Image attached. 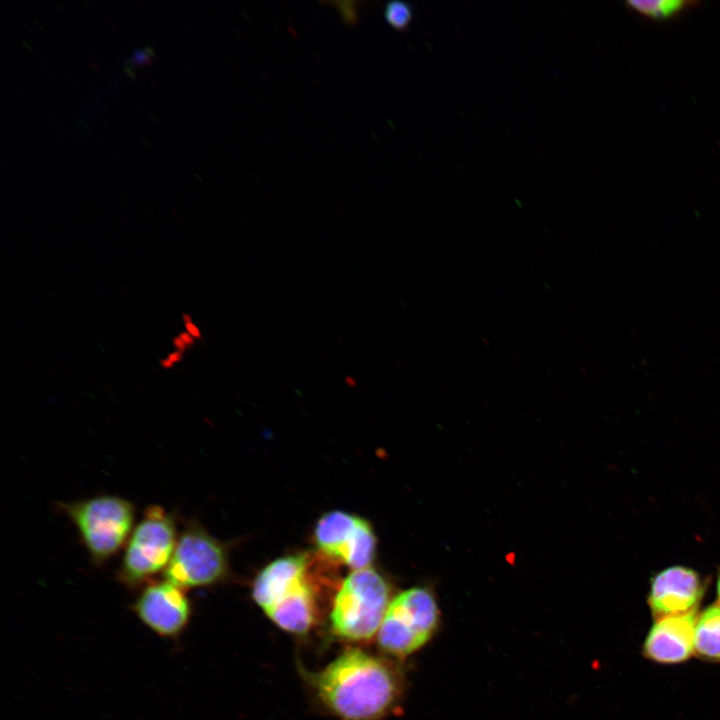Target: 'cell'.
Masks as SVG:
<instances>
[{"label":"cell","mask_w":720,"mask_h":720,"mask_svg":"<svg viewBox=\"0 0 720 720\" xmlns=\"http://www.w3.org/2000/svg\"><path fill=\"white\" fill-rule=\"evenodd\" d=\"M322 702L343 720H378L400 695V681L384 660L349 650L329 663L316 678Z\"/></svg>","instance_id":"cell-1"},{"label":"cell","mask_w":720,"mask_h":720,"mask_svg":"<svg viewBox=\"0 0 720 720\" xmlns=\"http://www.w3.org/2000/svg\"><path fill=\"white\" fill-rule=\"evenodd\" d=\"M59 506L95 565L104 564L125 547L135 527V505L117 495H98Z\"/></svg>","instance_id":"cell-2"},{"label":"cell","mask_w":720,"mask_h":720,"mask_svg":"<svg viewBox=\"0 0 720 720\" xmlns=\"http://www.w3.org/2000/svg\"><path fill=\"white\" fill-rule=\"evenodd\" d=\"M178 537L175 514L157 504L147 506L124 547L119 582L128 588L143 587L164 573Z\"/></svg>","instance_id":"cell-3"},{"label":"cell","mask_w":720,"mask_h":720,"mask_svg":"<svg viewBox=\"0 0 720 720\" xmlns=\"http://www.w3.org/2000/svg\"><path fill=\"white\" fill-rule=\"evenodd\" d=\"M390 587L373 568L353 570L333 600V632L349 641H367L377 635L392 600Z\"/></svg>","instance_id":"cell-4"},{"label":"cell","mask_w":720,"mask_h":720,"mask_svg":"<svg viewBox=\"0 0 720 720\" xmlns=\"http://www.w3.org/2000/svg\"><path fill=\"white\" fill-rule=\"evenodd\" d=\"M439 622L440 611L433 593L425 587H413L391 600L377 641L391 655L408 656L427 644Z\"/></svg>","instance_id":"cell-5"},{"label":"cell","mask_w":720,"mask_h":720,"mask_svg":"<svg viewBox=\"0 0 720 720\" xmlns=\"http://www.w3.org/2000/svg\"><path fill=\"white\" fill-rule=\"evenodd\" d=\"M228 571L225 545L198 522L189 521L179 532L174 553L163 575L186 590L218 583Z\"/></svg>","instance_id":"cell-6"},{"label":"cell","mask_w":720,"mask_h":720,"mask_svg":"<svg viewBox=\"0 0 720 720\" xmlns=\"http://www.w3.org/2000/svg\"><path fill=\"white\" fill-rule=\"evenodd\" d=\"M318 548L328 556L341 560L353 570L370 567L376 538L370 524L343 511H332L318 521L315 532Z\"/></svg>","instance_id":"cell-7"},{"label":"cell","mask_w":720,"mask_h":720,"mask_svg":"<svg viewBox=\"0 0 720 720\" xmlns=\"http://www.w3.org/2000/svg\"><path fill=\"white\" fill-rule=\"evenodd\" d=\"M132 608L144 625L166 638L181 634L192 614L191 601L185 589L165 578L143 586Z\"/></svg>","instance_id":"cell-8"},{"label":"cell","mask_w":720,"mask_h":720,"mask_svg":"<svg viewBox=\"0 0 720 720\" xmlns=\"http://www.w3.org/2000/svg\"><path fill=\"white\" fill-rule=\"evenodd\" d=\"M704 593L699 575L685 567H670L658 573L650 587L648 604L657 620L695 612Z\"/></svg>","instance_id":"cell-9"},{"label":"cell","mask_w":720,"mask_h":720,"mask_svg":"<svg viewBox=\"0 0 720 720\" xmlns=\"http://www.w3.org/2000/svg\"><path fill=\"white\" fill-rule=\"evenodd\" d=\"M695 612L657 619L643 643V655L661 664H677L695 653Z\"/></svg>","instance_id":"cell-10"},{"label":"cell","mask_w":720,"mask_h":720,"mask_svg":"<svg viewBox=\"0 0 720 720\" xmlns=\"http://www.w3.org/2000/svg\"><path fill=\"white\" fill-rule=\"evenodd\" d=\"M307 559L291 555L266 566L254 581L252 595L264 612L268 611L294 589L307 581Z\"/></svg>","instance_id":"cell-11"},{"label":"cell","mask_w":720,"mask_h":720,"mask_svg":"<svg viewBox=\"0 0 720 720\" xmlns=\"http://www.w3.org/2000/svg\"><path fill=\"white\" fill-rule=\"evenodd\" d=\"M695 654L703 660L720 662V602L710 605L698 615Z\"/></svg>","instance_id":"cell-12"},{"label":"cell","mask_w":720,"mask_h":720,"mask_svg":"<svg viewBox=\"0 0 720 720\" xmlns=\"http://www.w3.org/2000/svg\"><path fill=\"white\" fill-rule=\"evenodd\" d=\"M696 2L683 0L627 1L626 6L643 17L667 21L694 7Z\"/></svg>","instance_id":"cell-13"},{"label":"cell","mask_w":720,"mask_h":720,"mask_svg":"<svg viewBox=\"0 0 720 720\" xmlns=\"http://www.w3.org/2000/svg\"><path fill=\"white\" fill-rule=\"evenodd\" d=\"M411 6L403 1H390L384 11L386 22L396 30L408 28L412 20Z\"/></svg>","instance_id":"cell-14"},{"label":"cell","mask_w":720,"mask_h":720,"mask_svg":"<svg viewBox=\"0 0 720 720\" xmlns=\"http://www.w3.org/2000/svg\"><path fill=\"white\" fill-rule=\"evenodd\" d=\"M340 11L343 21L348 25H354L358 21L357 2H337L334 3Z\"/></svg>","instance_id":"cell-15"},{"label":"cell","mask_w":720,"mask_h":720,"mask_svg":"<svg viewBox=\"0 0 720 720\" xmlns=\"http://www.w3.org/2000/svg\"><path fill=\"white\" fill-rule=\"evenodd\" d=\"M182 321L184 323L185 331L189 333L194 339L199 340L202 338V332L200 328L193 321L192 316L189 313L182 314Z\"/></svg>","instance_id":"cell-16"},{"label":"cell","mask_w":720,"mask_h":720,"mask_svg":"<svg viewBox=\"0 0 720 720\" xmlns=\"http://www.w3.org/2000/svg\"><path fill=\"white\" fill-rule=\"evenodd\" d=\"M183 359V352L178 350H173L172 352L168 353L164 358L160 359V366L163 369H171L176 364L181 362Z\"/></svg>","instance_id":"cell-17"},{"label":"cell","mask_w":720,"mask_h":720,"mask_svg":"<svg viewBox=\"0 0 720 720\" xmlns=\"http://www.w3.org/2000/svg\"><path fill=\"white\" fill-rule=\"evenodd\" d=\"M132 61L135 64V66H145V65H151L150 57L147 55L145 50L141 49H134L132 54Z\"/></svg>","instance_id":"cell-18"},{"label":"cell","mask_w":720,"mask_h":720,"mask_svg":"<svg viewBox=\"0 0 720 720\" xmlns=\"http://www.w3.org/2000/svg\"><path fill=\"white\" fill-rule=\"evenodd\" d=\"M179 338L188 346V348H191L195 342L196 339H194L189 333H187L185 330L181 331L177 334Z\"/></svg>","instance_id":"cell-19"},{"label":"cell","mask_w":720,"mask_h":720,"mask_svg":"<svg viewBox=\"0 0 720 720\" xmlns=\"http://www.w3.org/2000/svg\"><path fill=\"white\" fill-rule=\"evenodd\" d=\"M172 346L174 350H178L181 352H185L187 349H189L188 346L179 338L178 335L172 338Z\"/></svg>","instance_id":"cell-20"},{"label":"cell","mask_w":720,"mask_h":720,"mask_svg":"<svg viewBox=\"0 0 720 720\" xmlns=\"http://www.w3.org/2000/svg\"><path fill=\"white\" fill-rule=\"evenodd\" d=\"M345 382L349 387H355L357 385L356 379L351 375L345 377Z\"/></svg>","instance_id":"cell-21"},{"label":"cell","mask_w":720,"mask_h":720,"mask_svg":"<svg viewBox=\"0 0 720 720\" xmlns=\"http://www.w3.org/2000/svg\"><path fill=\"white\" fill-rule=\"evenodd\" d=\"M123 70H124L125 73L128 74L130 77H133V78L135 77V74L133 73V68L124 65V66H123Z\"/></svg>","instance_id":"cell-22"},{"label":"cell","mask_w":720,"mask_h":720,"mask_svg":"<svg viewBox=\"0 0 720 720\" xmlns=\"http://www.w3.org/2000/svg\"><path fill=\"white\" fill-rule=\"evenodd\" d=\"M144 50H145V52L147 53V55H148L149 57H153V56H154V51H153V49H152L151 47H146V48H144Z\"/></svg>","instance_id":"cell-23"},{"label":"cell","mask_w":720,"mask_h":720,"mask_svg":"<svg viewBox=\"0 0 720 720\" xmlns=\"http://www.w3.org/2000/svg\"><path fill=\"white\" fill-rule=\"evenodd\" d=\"M717 592H718V596H719V600H720V574H719L718 582H717Z\"/></svg>","instance_id":"cell-24"}]
</instances>
